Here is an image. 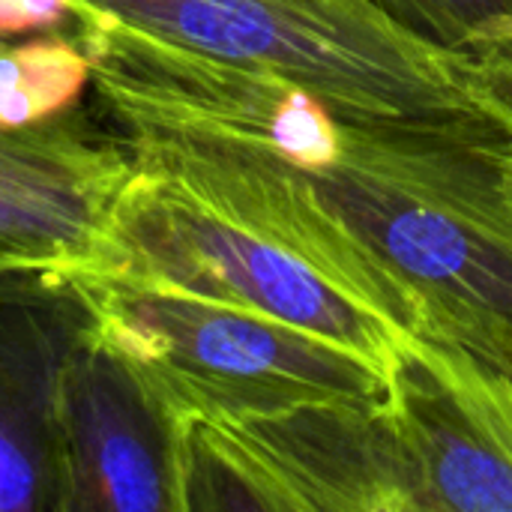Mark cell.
<instances>
[{
    "instance_id": "1",
    "label": "cell",
    "mask_w": 512,
    "mask_h": 512,
    "mask_svg": "<svg viewBox=\"0 0 512 512\" xmlns=\"http://www.w3.org/2000/svg\"><path fill=\"white\" fill-rule=\"evenodd\" d=\"M126 27L315 93L345 126L512 147V69L435 48L369 0H87Z\"/></svg>"
},
{
    "instance_id": "2",
    "label": "cell",
    "mask_w": 512,
    "mask_h": 512,
    "mask_svg": "<svg viewBox=\"0 0 512 512\" xmlns=\"http://www.w3.org/2000/svg\"><path fill=\"white\" fill-rule=\"evenodd\" d=\"M78 279L96 330L180 417H246L291 399H387L384 372L294 324L111 267L78 270Z\"/></svg>"
},
{
    "instance_id": "3",
    "label": "cell",
    "mask_w": 512,
    "mask_h": 512,
    "mask_svg": "<svg viewBox=\"0 0 512 512\" xmlns=\"http://www.w3.org/2000/svg\"><path fill=\"white\" fill-rule=\"evenodd\" d=\"M486 144L345 126L312 198L420 288L512 321V213Z\"/></svg>"
},
{
    "instance_id": "4",
    "label": "cell",
    "mask_w": 512,
    "mask_h": 512,
    "mask_svg": "<svg viewBox=\"0 0 512 512\" xmlns=\"http://www.w3.org/2000/svg\"><path fill=\"white\" fill-rule=\"evenodd\" d=\"M93 267L270 315L348 348L384 375L405 351L402 333L351 303L297 255L135 165Z\"/></svg>"
},
{
    "instance_id": "5",
    "label": "cell",
    "mask_w": 512,
    "mask_h": 512,
    "mask_svg": "<svg viewBox=\"0 0 512 512\" xmlns=\"http://www.w3.org/2000/svg\"><path fill=\"white\" fill-rule=\"evenodd\" d=\"M66 512H180V429L144 369L93 330L57 393Z\"/></svg>"
},
{
    "instance_id": "6",
    "label": "cell",
    "mask_w": 512,
    "mask_h": 512,
    "mask_svg": "<svg viewBox=\"0 0 512 512\" xmlns=\"http://www.w3.org/2000/svg\"><path fill=\"white\" fill-rule=\"evenodd\" d=\"M93 324L78 270L0 264V512H66L57 393Z\"/></svg>"
},
{
    "instance_id": "7",
    "label": "cell",
    "mask_w": 512,
    "mask_h": 512,
    "mask_svg": "<svg viewBox=\"0 0 512 512\" xmlns=\"http://www.w3.org/2000/svg\"><path fill=\"white\" fill-rule=\"evenodd\" d=\"M129 177L126 144L81 105L0 129V264L93 267Z\"/></svg>"
},
{
    "instance_id": "8",
    "label": "cell",
    "mask_w": 512,
    "mask_h": 512,
    "mask_svg": "<svg viewBox=\"0 0 512 512\" xmlns=\"http://www.w3.org/2000/svg\"><path fill=\"white\" fill-rule=\"evenodd\" d=\"M222 423L288 512H420L414 468L384 402L291 399Z\"/></svg>"
},
{
    "instance_id": "9",
    "label": "cell",
    "mask_w": 512,
    "mask_h": 512,
    "mask_svg": "<svg viewBox=\"0 0 512 512\" xmlns=\"http://www.w3.org/2000/svg\"><path fill=\"white\" fill-rule=\"evenodd\" d=\"M384 405L414 468L420 512H512V459L408 342L387 372Z\"/></svg>"
},
{
    "instance_id": "10",
    "label": "cell",
    "mask_w": 512,
    "mask_h": 512,
    "mask_svg": "<svg viewBox=\"0 0 512 512\" xmlns=\"http://www.w3.org/2000/svg\"><path fill=\"white\" fill-rule=\"evenodd\" d=\"M402 336L512 459V321L414 282Z\"/></svg>"
},
{
    "instance_id": "11",
    "label": "cell",
    "mask_w": 512,
    "mask_h": 512,
    "mask_svg": "<svg viewBox=\"0 0 512 512\" xmlns=\"http://www.w3.org/2000/svg\"><path fill=\"white\" fill-rule=\"evenodd\" d=\"M90 72V57L72 30L0 45V129L36 126L78 108Z\"/></svg>"
},
{
    "instance_id": "12",
    "label": "cell",
    "mask_w": 512,
    "mask_h": 512,
    "mask_svg": "<svg viewBox=\"0 0 512 512\" xmlns=\"http://www.w3.org/2000/svg\"><path fill=\"white\" fill-rule=\"evenodd\" d=\"M411 36L512 69V0H369Z\"/></svg>"
},
{
    "instance_id": "13",
    "label": "cell",
    "mask_w": 512,
    "mask_h": 512,
    "mask_svg": "<svg viewBox=\"0 0 512 512\" xmlns=\"http://www.w3.org/2000/svg\"><path fill=\"white\" fill-rule=\"evenodd\" d=\"M81 0H0V42L72 30Z\"/></svg>"
},
{
    "instance_id": "14",
    "label": "cell",
    "mask_w": 512,
    "mask_h": 512,
    "mask_svg": "<svg viewBox=\"0 0 512 512\" xmlns=\"http://www.w3.org/2000/svg\"><path fill=\"white\" fill-rule=\"evenodd\" d=\"M486 156H489V165L495 171L498 192H501L507 210L512 213V147H489Z\"/></svg>"
},
{
    "instance_id": "15",
    "label": "cell",
    "mask_w": 512,
    "mask_h": 512,
    "mask_svg": "<svg viewBox=\"0 0 512 512\" xmlns=\"http://www.w3.org/2000/svg\"><path fill=\"white\" fill-rule=\"evenodd\" d=\"M0 45H6V42H0Z\"/></svg>"
}]
</instances>
